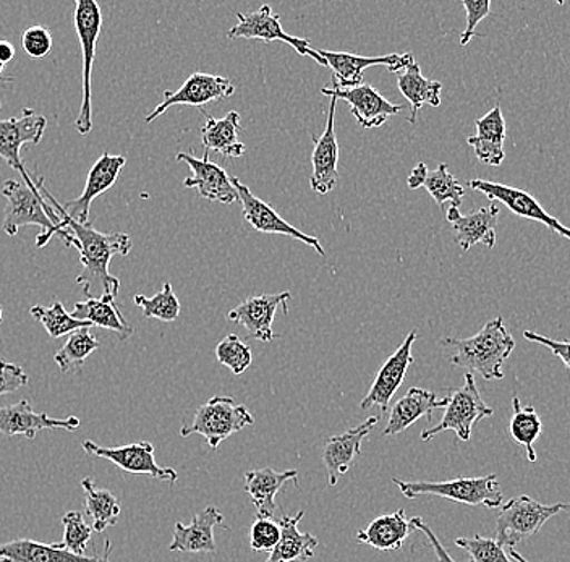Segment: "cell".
I'll return each mask as SVG.
<instances>
[{
  "label": "cell",
  "mask_w": 570,
  "mask_h": 562,
  "mask_svg": "<svg viewBox=\"0 0 570 562\" xmlns=\"http://www.w3.org/2000/svg\"><path fill=\"white\" fill-rule=\"evenodd\" d=\"M38 179V177H36ZM39 188L46 200L52 206L60 218L57 236L67 247L77 248L80 255L81 273L77 276V284L87 298H109L116 300L119 295L120 280L109 272L114 256H127L134 247L131 238L124 233L105 234L96 230L91 224H80L71 219L62 208V203L53 198L39 177Z\"/></svg>",
  "instance_id": "1"
},
{
  "label": "cell",
  "mask_w": 570,
  "mask_h": 562,
  "mask_svg": "<svg viewBox=\"0 0 570 562\" xmlns=\"http://www.w3.org/2000/svg\"><path fill=\"white\" fill-rule=\"evenodd\" d=\"M441 344L454 348L452 365L469 369V373H480L487 382L504 378L502 365L515 348L514 337L504 326L501 316L488 322L479 334L469 339L444 337Z\"/></svg>",
  "instance_id": "2"
},
{
  "label": "cell",
  "mask_w": 570,
  "mask_h": 562,
  "mask_svg": "<svg viewBox=\"0 0 570 562\" xmlns=\"http://www.w3.org/2000/svg\"><path fill=\"white\" fill-rule=\"evenodd\" d=\"M2 195L7 200L2 230L7 236L16 237L24 226L41 227L42 233L36 237L38 248H45L57 236L60 218L41 194V188L33 190L23 180L9 179L3 181Z\"/></svg>",
  "instance_id": "3"
},
{
  "label": "cell",
  "mask_w": 570,
  "mask_h": 562,
  "mask_svg": "<svg viewBox=\"0 0 570 562\" xmlns=\"http://www.w3.org/2000/svg\"><path fill=\"white\" fill-rule=\"evenodd\" d=\"M392 483L401 490L407 500L431 494V496L445 497L454 503L466 504L473 507L497 509L502 506L501 485L497 475L475 476V479H455L448 482H404L392 479Z\"/></svg>",
  "instance_id": "4"
},
{
  "label": "cell",
  "mask_w": 570,
  "mask_h": 562,
  "mask_svg": "<svg viewBox=\"0 0 570 562\" xmlns=\"http://www.w3.org/2000/svg\"><path fill=\"white\" fill-rule=\"evenodd\" d=\"M253 423L255 420L245 405L232 397L216 396L196 408L194 422L181 426L180 436H203L212 450H217L224 441Z\"/></svg>",
  "instance_id": "5"
},
{
  "label": "cell",
  "mask_w": 570,
  "mask_h": 562,
  "mask_svg": "<svg viewBox=\"0 0 570 562\" xmlns=\"http://www.w3.org/2000/svg\"><path fill=\"white\" fill-rule=\"evenodd\" d=\"M75 31L83 57V81H81V106L78 110L75 128L78 134L88 135L92 130L91 75L96 59V46L102 30L101 7L96 0L75 2Z\"/></svg>",
  "instance_id": "6"
},
{
  "label": "cell",
  "mask_w": 570,
  "mask_h": 562,
  "mask_svg": "<svg viewBox=\"0 0 570 562\" xmlns=\"http://www.w3.org/2000/svg\"><path fill=\"white\" fill-rule=\"evenodd\" d=\"M445 411L443 418L436 426L422 433L423 441H431L443 432H454L461 441H470L473 426L480 420L491 417L493 408L488 407L481 397L479 387L472 373H466L465 383L458 390H452L445 397Z\"/></svg>",
  "instance_id": "7"
},
{
  "label": "cell",
  "mask_w": 570,
  "mask_h": 562,
  "mask_svg": "<svg viewBox=\"0 0 570 562\" xmlns=\"http://www.w3.org/2000/svg\"><path fill=\"white\" fill-rule=\"evenodd\" d=\"M570 504H540L527 494L512 497L501 507L497 521V542L501 546L514 548L515 544L540 532L541 526L559 512L569 511Z\"/></svg>",
  "instance_id": "8"
},
{
  "label": "cell",
  "mask_w": 570,
  "mask_h": 562,
  "mask_svg": "<svg viewBox=\"0 0 570 562\" xmlns=\"http://www.w3.org/2000/svg\"><path fill=\"white\" fill-rule=\"evenodd\" d=\"M46 127L48 119L33 109H23L20 117L0 120V158L16 169L21 180L33 190H39L38 181L28 174L21 161V148L28 144H41Z\"/></svg>",
  "instance_id": "9"
},
{
  "label": "cell",
  "mask_w": 570,
  "mask_h": 562,
  "mask_svg": "<svg viewBox=\"0 0 570 562\" xmlns=\"http://www.w3.org/2000/svg\"><path fill=\"white\" fill-rule=\"evenodd\" d=\"M238 24L232 28L229 39H262L265 42L283 41L292 46L301 56H309L321 66L327 67L326 60L309 46L308 39L285 33L281 17L273 12L271 6H262L256 12L237 13Z\"/></svg>",
  "instance_id": "10"
},
{
  "label": "cell",
  "mask_w": 570,
  "mask_h": 562,
  "mask_svg": "<svg viewBox=\"0 0 570 562\" xmlns=\"http://www.w3.org/2000/svg\"><path fill=\"white\" fill-rule=\"evenodd\" d=\"M234 83L226 77L196 72L185 80V83L176 91H164V99L151 114L145 117L146 124L155 122L167 109L173 106H202L212 105L220 99L230 98L234 95Z\"/></svg>",
  "instance_id": "11"
},
{
  "label": "cell",
  "mask_w": 570,
  "mask_h": 562,
  "mask_svg": "<svg viewBox=\"0 0 570 562\" xmlns=\"http://www.w3.org/2000/svg\"><path fill=\"white\" fill-rule=\"evenodd\" d=\"M83 450L95 457L112 462L124 472L134 475H149L159 482L176 483L178 473L174 469L160 467L155 459V446L148 441L119 447H102L92 441H83Z\"/></svg>",
  "instance_id": "12"
},
{
  "label": "cell",
  "mask_w": 570,
  "mask_h": 562,
  "mask_svg": "<svg viewBox=\"0 0 570 562\" xmlns=\"http://www.w3.org/2000/svg\"><path fill=\"white\" fill-rule=\"evenodd\" d=\"M419 333L410 331L404 343L399 345L397 351L387 358L377 372L376 378L370 387L368 394L363 397L360 408L368 411L372 407H380L381 414L390 411V404L399 387L404 383L410 365L413 363L412 345L416 341Z\"/></svg>",
  "instance_id": "13"
},
{
  "label": "cell",
  "mask_w": 570,
  "mask_h": 562,
  "mask_svg": "<svg viewBox=\"0 0 570 562\" xmlns=\"http://www.w3.org/2000/svg\"><path fill=\"white\" fill-rule=\"evenodd\" d=\"M469 187L472 190L481 191L487 195L491 201H499L508 206L509 211L514 213L519 218L537 220V223L544 224L548 229L552 230L559 236L570 240V229L566 227L561 220L552 218L547 209L534 200L533 195L529 191L520 190V188L509 187V185L497 184V181L488 180H470Z\"/></svg>",
  "instance_id": "14"
},
{
  "label": "cell",
  "mask_w": 570,
  "mask_h": 562,
  "mask_svg": "<svg viewBox=\"0 0 570 562\" xmlns=\"http://www.w3.org/2000/svg\"><path fill=\"white\" fill-rule=\"evenodd\" d=\"M232 184H234L235 190H237L238 201L242 203V208H244V218L249 226L255 227L258 233L281 234V236L295 238V240H301L303 244L308 245V247L315 248L321 256H326V252L321 247L318 238L303 234L297 227L288 224V220L281 218L273 206L256 198L247 185L242 184L238 177H232Z\"/></svg>",
  "instance_id": "15"
},
{
  "label": "cell",
  "mask_w": 570,
  "mask_h": 562,
  "mask_svg": "<svg viewBox=\"0 0 570 562\" xmlns=\"http://www.w3.org/2000/svg\"><path fill=\"white\" fill-rule=\"evenodd\" d=\"M326 60L327 67L334 72V87L355 88L363 85V72L370 67L386 66L391 73L404 72L415 62L413 55H387L381 57H365L347 55V52L323 51L316 49Z\"/></svg>",
  "instance_id": "16"
},
{
  "label": "cell",
  "mask_w": 570,
  "mask_h": 562,
  "mask_svg": "<svg viewBox=\"0 0 570 562\" xmlns=\"http://www.w3.org/2000/svg\"><path fill=\"white\" fill-rule=\"evenodd\" d=\"M178 162H185L190 167L191 176L185 179V188H195L199 197L209 201L223 203V205H234L238 200L237 190L232 184V177L219 164L209 159V151L205 152L203 159L178 152L176 156Z\"/></svg>",
  "instance_id": "17"
},
{
  "label": "cell",
  "mask_w": 570,
  "mask_h": 562,
  "mask_svg": "<svg viewBox=\"0 0 570 562\" xmlns=\"http://www.w3.org/2000/svg\"><path fill=\"white\" fill-rule=\"evenodd\" d=\"M291 292H281L273 295H256L242 302L237 308L230 309L227 318L237 325L244 326L248 336L259 343H269L274 339L273 323L277 309L283 308L288 313L287 302L291 300Z\"/></svg>",
  "instance_id": "18"
},
{
  "label": "cell",
  "mask_w": 570,
  "mask_h": 562,
  "mask_svg": "<svg viewBox=\"0 0 570 562\" xmlns=\"http://www.w3.org/2000/svg\"><path fill=\"white\" fill-rule=\"evenodd\" d=\"M324 96L344 99L351 106L356 122L366 130L384 126L391 117L402 112L401 106L392 105L372 85H360L355 88H323Z\"/></svg>",
  "instance_id": "19"
},
{
  "label": "cell",
  "mask_w": 570,
  "mask_h": 562,
  "mask_svg": "<svg viewBox=\"0 0 570 562\" xmlns=\"http://www.w3.org/2000/svg\"><path fill=\"white\" fill-rule=\"evenodd\" d=\"M125 164H127V158H125L124 155H110V152L107 151L102 152L98 161L92 164L91 169H89L87 184H85L80 197L62 205L67 215H69L71 219L78 220L80 224H87L92 201L101 197L102 194H106L109 188H112L114 185L117 184Z\"/></svg>",
  "instance_id": "20"
},
{
  "label": "cell",
  "mask_w": 570,
  "mask_h": 562,
  "mask_svg": "<svg viewBox=\"0 0 570 562\" xmlns=\"http://www.w3.org/2000/svg\"><path fill=\"white\" fill-rule=\"evenodd\" d=\"M81 420L78 417L51 418L46 412L33 411L30 401L23 400L16 405L0 407V433L2 435L23 436L33 441L36 435L42 430H66V432H77L80 428Z\"/></svg>",
  "instance_id": "21"
},
{
  "label": "cell",
  "mask_w": 570,
  "mask_h": 562,
  "mask_svg": "<svg viewBox=\"0 0 570 562\" xmlns=\"http://www.w3.org/2000/svg\"><path fill=\"white\" fill-rule=\"evenodd\" d=\"M380 417L366 418L362 425L342 433V435L327 437L324 443L323 464L327 471V483L336 486L338 479L348 472L356 457L362 454V443L373 432Z\"/></svg>",
  "instance_id": "22"
},
{
  "label": "cell",
  "mask_w": 570,
  "mask_h": 562,
  "mask_svg": "<svg viewBox=\"0 0 570 562\" xmlns=\"http://www.w3.org/2000/svg\"><path fill=\"white\" fill-rule=\"evenodd\" d=\"M336 98H331L330 116H327L326 130L320 138H313L315 141V149L312 156V190L320 195H327L337 187L338 184V144L336 127H334V119H336Z\"/></svg>",
  "instance_id": "23"
},
{
  "label": "cell",
  "mask_w": 570,
  "mask_h": 562,
  "mask_svg": "<svg viewBox=\"0 0 570 562\" xmlns=\"http://www.w3.org/2000/svg\"><path fill=\"white\" fill-rule=\"evenodd\" d=\"M445 218L452 224L455 241L461 245L462 252H469L476 244L493 250L497 247V227L499 206L491 203L487 208H480L472 215L462 216L458 206H449Z\"/></svg>",
  "instance_id": "24"
},
{
  "label": "cell",
  "mask_w": 570,
  "mask_h": 562,
  "mask_svg": "<svg viewBox=\"0 0 570 562\" xmlns=\"http://www.w3.org/2000/svg\"><path fill=\"white\" fill-rule=\"evenodd\" d=\"M216 525H223L230 530L229 526L224 524V515L214 506L205 507L202 512H198L190 525L176 522L169 550L191 554L216 553V539H214V526Z\"/></svg>",
  "instance_id": "25"
},
{
  "label": "cell",
  "mask_w": 570,
  "mask_h": 562,
  "mask_svg": "<svg viewBox=\"0 0 570 562\" xmlns=\"http://www.w3.org/2000/svg\"><path fill=\"white\" fill-rule=\"evenodd\" d=\"M110 542H106L105 556H78L60 543H41L21 539L0 543V560L10 562H110Z\"/></svg>",
  "instance_id": "26"
},
{
  "label": "cell",
  "mask_w": 570,
  "mask_h": 562,
  "mask_svg": "<svg viewBox=\"0 0 570 562\" xmlns=\"http://www.w3.org/2000/svg\"><path fill=\"white\" fill-rule=\"evenodd\" d=\"M445 407V400H438L436 394L422 387H410L404 397L395 402L383 437L395 436L405 432L420 418L431 420L433 412Z\"/></svg>",
  "instance_id": "27"
},
{
  "label": "cell",
  "mask_w": 570,
  "mask_h": 562,
  "mask_svg": "<svg viewBox=\"0 0 570 562\" xmlns=\"http://www.w3.org/2000/svg\"><path fill=\"white\" fill-rule=\"evenodd\" d=\"M476 134L466 140L476 158L487 166L498 167L504 162V141L508 135L501 106L497 105L475 122Z\"/></svg>",
  "instance_id": "28"
},
{
  "label": "cell",
  "mask_w": 570,
  "mask_h": 562,
  "mask_svg": "<svg viewBox=\"0 0 570 562\" xmlns=\"http://www.w3.org/2000/svg\"><path fill=\"white\" fill-rule=\"evenodd\" d=\"M305 517V511L297 515H283L279 519L281 539L266 562H305L315 556L318 539L312 533L298 530L302 519Z\"/></svg>",
  "instance_id": "29"
},
{
  "label": "cell",
  "mask_w": 570,
  "mask_h": 562,
  "mask_svg": "<svg viewBox=\"0 0 570 562\" xmlns=\"http://www.w3.org/2000/svg\"><path fill=\"white\" fill-rule=\"evenodd\" d=\"M298 479L297 471L274 472L273 469H258L245 473V491H247L253 506L256 507V517L271 519L276 512V496L288 482Z\"/></svg>",
  "instance_id": "30"
},
{
  "label": "cell",
  "mask_w": 570,
  "mask_h": 562,
  "mask_svg": "<svg viewBox=\"0 0 570 562\" xmlns=\"http://www.w3.org/2000/svg\"><path fill=\"white\" fill-rule=\"evenodd\" d=\"M415 530L410 525L404 509L392 514L380 515L366 529L356 532V542L380 551H395L404 546Z\"/></svg>",
  "instance_id": "31"
},
{
  "label": "cell",
  "mask_w": 570,
  "mask_h": 562,
  "mask_svg": "<svg viewBox=\"0 0 570 562\" xmlns=\"http://www.w3.org/2000/svg\"><path fill=\"white\" fill-rule=\"evenodd\" d=\"M206 124L202 128V141L206 151L219 152L226 158H240L245 145L240 141V114L232 110L224 119H214L205 112Z\"/></svg>",
  "instance_id": "32"
},
{
  "label": "cell",
  "mask_w": 570,
  "mask_h": 562,
  "mask_svg": "<svg viewBox=\"0 0 570 562\" xmlns=\"http://www.w3.org/2000/svg\"><path fill=\"white\" fill-rule=\"evenodd\" d=\"M399 91L402 92L405 99L412 106V114H410V122H415L416 114L423 106H431L438 108L441 105V91H443V83L440 81L428 80L423 77L422 69L419 63L413 62L397 78Z\"/></svg>",
  "instance_id": "33"
},
{
  "label": "cell",
  "mask_w": 570,
  "mask_h": 562,
  "mask_svg": "<svg viewBox=\"0 0 570 562\" xmlns=\"http://www.w3.org/2000/svg\"><path fill=\"white\" fill-rule=\"evenodd\" d=\"M73 316L81 322H88L91 326L114 331L119 334L120 341H127L134 336V327L128 325L127 319L117 308L116 300L88 298V300L78 302L73 307Z\"/></svg>",
  "instance_id": "34"
},
{
  "label": "cell",
  "mask_w": 570,
  "mask_h": 562,
  "mask_svg": "<svg viewBox=\"0 0 570 562\" xmlns=\"http://www.w3.org/2000/svg\"><path fill=\"white\" fill-rule=\"evenodd\" d=\"M543 432L540 414L533 405H522L519 397L512 400V417L509 422V435L519 446L525 447L530 462H537L538 455L534 443Z\"/></svg>",
  "instance_id": "35"
},
{
  "label": "cell",
  "mask_w": 570,
  "mask_h": 562,
  "mask_svg": "<svg viewBox=\"0 0 570 562\" xmlns=\"http://www.w3.org/2000/svg\"><path fill=\"white\" fill-rule=\"evenodd\" d=\"M81 489L85 491V509L92 519L95 533L106 532L109 526L116 525L119 521L120 503L112 491L96 489L89 476L81 482Z\"/></svg>",
  "instance_id": "36"
},
{
  "label": "cell",
  "mask_w": 570,
  "mask_h": 562,
  "mask_svg": "<svg viewBox=\"0 0 570 562\" xmlns=\"http://www.w3.org/2000/svg\"><path fill=\"white\" fill-rule=\"evenodd\" d=\"M99 341L89 333L88 327L75 331L62 345L59 352L53 355V362L62 373H75L85 365L89 355L95 354L99 348Z\"/></svg>",
  "instance_id": "37"
},
{
  "label": "cell",
  "mask_w": 570,
  "mask_h": 562,
  "mask_svg": "<svg viewBox=\"0 0 570 562\" xmlns=\"http://www.w3.org/2000/svg\"><path fill=\"white\" fill-rule=\"evenodd\" d=\"M30 315L33 316L36 322L41 323L45 329L48 331L52 339H60L63 336H70L71 333L85 327H91L88 322L75 318L63 307L62 302L53 300L51 307H42V305H35L30 309Z\"/></svg>",
  "instance_id": "38"
},
{
  "label": "cell",
  "mask_w": 570,
  "mask_h": 562,
  "mask_svg": "<svg viewBox=\"0 0 570 562\" xmlns=\"http://www.w3.org/2000/svg\"><path fill=\"white\" fill-rule=\"evenodd\" d=\"M422 187L426 188L431 198L443 209L444 203L448 201L451 203V206L459 208L462 205L463 195H465V188L462 187L461 181L449 172L448 164H440L434 170L428 169Z\"/></svg>",
  "instance_id": "39"
},
{
  "label": "cell",
  "mask_w": 570,
  "mask_h": 562,
  "mask_svg": "<svg viewBox=\"0 0 570 562\" xmlns=\"http://www.w3.org/2000/svg\"><path fill=\"white\" fill-rule=\"evenodd\" d=\"M135 305L141 308L145 318H156L159 322L173 323L176 322L180 315V302L177 295L174 294L173 284L164 283L163 290L153 297H145V295H135Z\"/></svg>",
  "instance_id": "40"
},
{
  "label": "cell",
  "mask_w": 570,
  "mask_h": 562,
  "mask_svg": "<svg viewBox=\"0 0 570 562\" xmlns=\"http://www.w3.org/2000/svg\"><path fill=\"white\" fill-rule=\"evenodd\" d=\"M216 358L220 365L227 366L235 376L244 375L253 361L252 351L237 334H229L217 344Z\"/></svg>",
  "instance_id": "41"
},
{
  "label": "cell",
  "mask_w": 570,
  "mask_h": 562,
  "mask_svg": "<svg viewBox=\"0 0 570 562\" xmlns=\"http://www.w3.org/2000/svg\"><path fill=\"white\" fill-rule=\"evenodd\" d=\"M62 525L63 540L60 542L62 548H66L70 553L78 554V556H87L85 551H87V544L91 540L95 530L85 522L83 514L78 511L67 512V514H63Z\"/></svg>",
  "instance_id": "42"
},
{
  "label": "cell",
  "mask_w": 570,
  "mask_h": 562,
  "mask_svg": "<svg viewBox=\"0 0 570 562\" xmlns=\"http://www.w3.org/2000/svg\"><path fill=\"white\" fill-rule=\"evenodd\" d=\"M455 546L469 553L470 562H514L494 539L475 535L455 540Z\"/></svg>",
  "instance_id": "43"
},
{
  "label": "cell",
  "mask_w": 570,
  "mask_h": 562,
  "mask_svg": "<svg viewBox=\"0 0 570 562\" xmlns=\"http://www.w3.org/2000/svg\"><path fill=\"white\" fill-rule=\"evenodd\" d=\"M281 526L277 522L271 519L256 517L249 529V548L253 551H273L276 544L279 543Z\"/></svg>",
  "instance_id": "44"
},
{
  "label": "cell",
  "mask_w": 570,
  "mask_h": 562,
  "mask_svg": "<svg viewBox=\"0 0 570 562\" xmlns=\"http://www.w3.org/2000/svg\"><path fill=\"white\" fill-rule=\"evenodd\" d=\"M21 46L31 59H42L52 51V37L48 28L33 24L21 37Z\"/></svg>",
  "instance_id": "45"
},
{
  "label": "cell",
  "mask_w": 570,
  "mask_h": 562,
  "mask_svg": "<svg viewBox=\"0 0 570 562\" xmlns=\"http://www.w3.org/2000/svg\"><path fill=\"white\" fill-rule=\"evenodd\" d=\"M462 6L466 12V27L461 37V46H466L473 38L480 37L475 33V28L481 20L490 16L491 2L490 0H462Z\"/></svg>",
  "instance_id": "46"
},
{
  "label": "cell",
  "mask_w": 570,
  "mask_h": 562,
  "mask_svg": "<svg viewBox=\"0 0 570 562\" xmlns=\"http://www.w3.org/2000/svg\"><path fill=\"white\" fill-rule=\"evenodd\" d=\"M28 382L30 378L20 365L0 358V396L17 393L27 386Z\"/></svg>",
  "instance_id": "47"
},
{
  "label": "cell",
  "mask_w": 570,
  "mask_h": 562,
  "mask_svg": "<svg viewBox=\"0 0 570 562\" xmlns=\"http://www.w3.org/2000/svg\"><path fill=\"white\" fill-rule=\"evenodd\" d=\"M523 337H525L527 341H532V343H538L544 345V347L551 348L552 354L561 358L564 365L570 369V343H559V341H552L550 337L533 333V331H525Z\"/></svg>",
  "instance_id": "48"
},
{
  "label": "cell",
  "mask_w": 570,
  "mask_h": 562,
  "mask_svg": "<svg viewBox=\"0 0 570 562\" xmlns=\"http://www.w3.org/2000/svg\"><path fill=\"white\" fill-rule=\"evenodd\" d=\"M410 525L415 532H423L426 535L428 542H430L431 546H433L434 554H436L438 562H455L452 560L451 554L445 550L444 544L440 542L436 535H434L433 530L430 529L425 524L422 517H413L410 519Z\"/></svg>",
  "instance_id": "49"
},
{
  "label": "cell",
  "mask_w": 570,
  "mask_h": 562,
  "mask_svg": "<svg viewBox=\"0 0 570 562\" xmlns=\"http://www.w3.org/2000/svg\"><path fill=\"white\" fill-rule=\"evenodd\" d=\"M428 172V167L425 162H420L415 169L412 170L407 179V185L410 190H415V188H420L423 185V180H425Z\"/></svg>",
  "instance_id": "50"
},
{
  "label": "cell",
  "mask_w": 570,
  "mask_h": 562,
  "mask_svg": "<svg viewBox=\"0 0 570 562\" xmlns=\"http://www.w3.org/2000/svg\"><path fill=\"white\" fill-rule=\"evenodd\" d=\"M16 57V48L9 41H0V62L6 66Z\"/></svg>",
  "instance_id": "51"
},
{
  "label": "cell",
  "mask_w": 570,
  "mask_h": 562,
  "mask_svg": "<svg viewBox=\"0 0 570 562\" xmlns=\"http://www.w3.org/2000/svg\"><path fill=\"white\" fill-rule=\"evenodd\" d=\"M508 554H509V558H512V560H514L515 562H530V561H527L525 558L522 556V554L517 553L514 548H509Z\"/></svg>",
  "instance_id": "52"
},
{
  "label": "cell",
  "mask_w": 570,
  "mask_h": 562,
  "mask_svg": "<svg viewBox=\"0 0 570 562\" xmlns=\"http://www.w3.org/2000/svg\"><path fill=\"white\" fill-rule=\"evenodd\" d=\"M13 77H10V75H3L2 78H0V88L7 87V85L12 83ZM0 109H2V101H0Z\"/></svg>",
  "instance_id": "53"
},
{
  "label": "cell",
  "mask_w": 570,
  "mask_h": 562,
  "mask_svg": "<svg viewBox=\"0 0 570 562\" xmlns=\"http://www.w3.org/2000/svg\"><path fill=\"white\" fill-rule=\"evenodd\" d=\"M3 70H6V66H3L2 62H0V78L3 77Z\"/></svg>",
  "instance_id": "54"
},
{
  "label": "cell",
  "mask_w": 570,
  "mask_h": 562,
  "mask_svg": "<svg viewBox=\"0 0 570 562\" xmlns=\"http://www.w3.org/2000/svg\"><path fill=\"white\" fill-rule=\"evenodd\" d=\"M2 319H3V309H2V307H0V323H2Z\"/></svg>",
  "instance_id": "55"
},
{
  "label": "cell",
  "mask_w": 570,
  "mask_h": 562,
  "mask_svg": "<svg viewBox=\"0 0 570 562\" xmlns=\"http://www.w3.org/2000/svg\"><path fill=\"white\" fill-rule=\"evenodd\" d=\"M0 562H10L9 560H0Z\"/></svg>",
  "instance_id": "56"
}]
</instances>
